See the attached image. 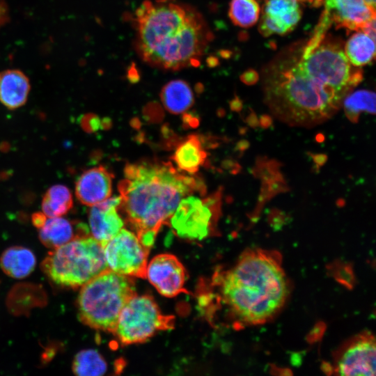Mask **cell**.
I'll list each match as a JSON object with an SVG mask.
<instances>
[{
    "label": "cell",
    "instance_id": "cell-17",
    "mask_svg": "<svg viewBox=\"0 0 376 376\" xmlns=\"http://www.w3.org/2000/svg\"><path fill=\"white\" fill-rule=\"evenodd\" d=\"M27 76L21 70L8 69L0 72V102L10 109L23 106L30 92Z\"/></svg>",
    "mask_w": 376,
    "mask_h": 376
},
{
    "label": "cell",
    "instance_id": "cell-36",
    "mask_svg": "<svg viewBox=\"0 0 376 376\" xmlns=\"http://www.w3.org/2000/svg\"><path fill=\"white\" fill-rule=\"evenodd\" d=\"M315 139L318 142H322L324 140V136L322 134H318Z\"/></svg>",
    "mask_w": 376,
    "mask_h": 376
},
{
    "label": "cell",
    "instance_id": "cell-13",
    "mask_svg": "<svg viewBox=\"0 0 376 376\" xmlns=\"http://www.w3.org/2000/svg\"><path fill=\"white\" fill-rule=\"evenodd\" d=\"M323 14L336 28L361 31L375 19V9L365 0H324Z\"/></svg>",
    "mask_w": 376,
    "mask_h": 376
},
{
    "label": "cell",
    "instance_id": "cell-30",
    "mask_svg": "<svg viewBox=\"0 0 376 376\" xmlns=\"http://www.w3.org/2000/svg\"><path fill=\"white\" fill-rule=\"evenodd\" d=\"M259 125L263 128H267L272 124V119L270 116L267 114H263L260 117Z\"/></svg>",
    "mask_w": 376,
    "mask_h": 376
},
{
    "label": "cell",
    "instance_id": "cell-29",
    "mask_svg": "<svg viewBox=\"0 0 376 376\" xmlns=\"http://www.w3.org/2000/svg\"><path fill=\"white\" fill-rule=\"evenodd\" d=\"M310 155L311 156L317 169L323 166L327 160V156L325 154L310 153Z\"/></svg>",
    "mask_w": 376,
    "mask_h": 376
},
{
    "label": "cell",
    "instance_id": "cell-8",
    "mask_svg": "<svg viewBox=\"0 0 376 376\" xmlns=\"http://www.w3.org/2000/svg\"><path fill=\"white\" fill-rule=\"evenodd\" d=\"M222 189L205 198L189 195L182 198L169 224L177 235L202 240L215 230L221 214Z\"/></svg>",
    "mask_w": 376,
    "mask_h": 376
},
{
    "label": "cell",
    "instance_id": "cell-2",
    "mask_svg": "<svg viewBox=\"0 0 376 376\" xmlns=\"http://www.w3.org/2000/svg\"><path fill=\"white\" fill-rule=\"evenodd\" d=\"M124 175L118 184L119 207L140 242L149 249L181 200L197 193L204 196L206 191L201 178L181 173L168 162L128 164Z\"/></svg>",
    "mask_w": 376,
    "mask_h": 376
},
{
    "label": "cell",
    "instance_id": "cell-6",
    "mask_svg": "<svg viewBox=\"0 0 376 376\" xmlns=\"http://www.w3.org/2000/svg\"><path fill=\"white\" fill-rule=\"evenodd\" d=\"M41 267L54 283L70 288L81 287L108 269L103 244L89 235L52 249Z\"/></svg>",
    "mask_w": 376,
    "mask_h": 376
},
{
    "label": "cell",
    "instance_id": "cell-27",
    "mask_svg": "<svg viewBox=\"0 0 376 376\" xmlns=\"http://www.w3.org/2000/svg\"><path fill=\"white\" fill-rule=\"evenodd\" d=\"M10 20V10L5 0H0V29L6 25Z\"/></svg>",
    "mask_w": 376,
    "mask_h": 376
},
{
    "label": "cell",
    "instance_id": "cell-9",
    "mask_svg": "<svg viewBox=\"0 0 376 376\" xmlns=\"http://www.w3.org/2000/svg\"><path fill=\"white\" fill-rule=\"evenodd\" d=\"M108 269L128 277L145 278L149 249L135 233L123 228L103 244Z\"/></svg>",
    "mask_w": 376,
    "mask_h": 376
},
{
    "label": "cell",
    "instance_id": "cell-10",
    "mask_svg": "<svg viewBox=\"0 0 376 376\" xmlns=\"http://www.w3.org/2000/svg\"><path fill=\"white\" fill-rule=\"evenodd\" d=\"M375 338L362 331L345 342L333 355L330 372L338 375H375Z\"/></svg>",
    "mask_w": 376,
    "mask_h": 376
},
{
    "label": "cell",
    "instance_id": "cell-31",
    "mask_svg": "<svg viewBox=\"0 0 376 376\" xmlns=\"http://www.w3.org/2000/svg\"><path fill=\"white\" fill-rule=\"evenodd\" d=\"M246 122L248 125L251 127H256L259 126V120L256 113L251 111L246 118Z\"/></svg>",
    "mask_w": 376,
    "mask_h": 376
},
{
    "label": "cell",
    "instance_id": "cell-3",
    "mask_svg": "<svg viewBox=\"0 0 376 376\" xmlns=\"http://www.w3.org/2000/svg\"><path fill=\"white\" fill-rule=\"evenodd\" d=\"M219 298L236 324L255 326L272 320L290 293L281 254L274 250L249 249L234 266L214 276Z\"/></svg>",
    "mask_w": 376,
    "mask_h": 376
},
{
    "label": "cell",
    "instance_id": "cell-11",
    "mask_svg": "<svg viewBox=\"0 0 376 376\" xmlns=\"http://www.w3.org/2000/svg\"><path fill=\"white\" fill-rule=\"evenodd\" d=\"M186 270L173 255L162 253L148 262L146 276L157 292L166 297H173L185 292Z\"/></svg>",
    "mask_w": 376,
    "mask_h": 376
},
{
    "label": "cell",
    "instance_id": "cell-35",
    "mask_svg": "<svg viewBox=\"0 0 376 376\" xmlns=\"http://www.w3.org/2000/svg\"><path fill=\"white\" fill-rule=\"evenodd\" d=\"M365 1L370 7L375 9V0H365Z\"/></svg>",
    "mask_w": 376,
    "mask_h": 376
},
{
    "label": "cell",
    "instance_id": "cell-21",
    "mask_svg": "<svg viewBox=\"0 0 376 376\" xmlns=\"http://www.w3.org/2000/svg\"><path fill=\"white\" fill-rule=\"evenodd\" d=\"M375 40L362 31H357L347 40L344 52L355 67L367 65L375 58Z\"/></svg>",
    "mask_w": 376,
    "mask_h": 376
},
{
    "label": "cell",
    "instance_id": "cell-34",
    "mask_svg": "<svg viewBox=\"0 0 376 376\" xmlns=\"http://www.w3.org/2000/svg\"><path fill=\"white\" fill-rule=\"evenodd\" d=\"M249 147V142L246 140H241L237 143V150L243 152Z\"/></svg>",
    "mask_w": 376,
    "mask_h": 376
},
{
    "label": "cell",
    "instance_id": "cell-22",
    "mask_svg": "<svg viewBox=\"0 0 376 376\" xmlns=\"http://www.w3.org/2000/svg\"><path fill=\"white\" fill-rule=\"evenodd\" d=\"M73 206L70 190L65 185H56L49 187L42 197V212L48 217H58L66 214Z\"/></svg>",
    "mask_w": 376,
    "mask_h": 376
},
{
    "label": "cell",
    "instance_id": "cell-33",
    "mask_svg": "<svg viewBox=\"0 0 376 376\" xmlns=\"http://www.w3.org/2000/svg\"><path fill=\"white\" fill-rule=\"evenodd\" d=\"M312 7H319L323 3L324 0H297Z\"/></svg>",
    "mask_w": 376,
    "mask_h": 376
},
{
    "label": "cell",
    "instance_id": "cell-19",
    "mask_svg": "<svg viewBox=\"0 0 376 376\" xmlns=\"http://www.w3.org/2000/svg\"><path fill=\"white\" fill-rule=\"evenodd\" d=\"M36 256L28 248L15 246L6 249L0 258L3 272L15 279H23L34 269Z\"/></svg>",
    "mask_w": 376,
    "mask_h": 376
},
{
    "label": "cell",
    "instance_id": "cell-5",
    "mask_svg": "<svg viewBox=\"0 0 376 376\" xmlns=\"http://www.w3.org/2000/svg\"><path fill=\"white\" fill-rule=\"evenodd\" d=\"M135 294L131 277L108 269L81 286L77 300L79 320L93 329L113 332L123 306Z\"/></svg>",
    "mask_w": 376,
    "mask_h": 376
},
{
    "label": "cell",
    "instance_id": "cell-25",
    "mask_svg": "<svg viewBox=\"0 0 376 376\" xmlns=\"http://www.w3.org/2000/svg\"><path fill=\"white\" fill-rule=\"evenodd\" d=\"M260 10L256 0H231L228 15L234 24L248 28L258 22Z\"/></svg>",
    "mask_w": 376,
    "mask_h": 376
},
{
    "label": "cell",
    "instance_id": "cell-24",
    "mask_svg": "<svg viewBox=\"0 0 376 376\" xmlns=\"http://www.w3.org/2000/svg\"><path fill=\"white\" fill-rule=\"evenodd\" d=\"M344 111L348 120L357 123L361 112L375 113V94L368 90L349 93L343 100Z\"/></svg>",
    "mask_w": 376,
    "mask_h": 376
},
{
    "label": "cell",
    "instance_id": "cell-26",
    "mask_svg": "<svg viewBox=\"0 0 376 376\" xmlns=\"http://www.w3.org/2000/svg\"><path fill=\"white\" fill-rule=\"evenodd\" d=\"M81 124L82 127L87 132L97 130L101 125L98 117L93 114L84 116L81 119Z\"/></svg>",
    "mask_w": 376,
    "mask_h": 376
},
{
    "label": "cell",
    "instance_id": "cell-1",
    "mask_svg": "<svg viewBox=\"0 0 376 376\" xmlns=\"http://www.w3.org/2000/svg\"><path fill=\"white\" fill-rule=\"evenodd\" d=\"M363 79L342 45L327 35L315 45L289 48L265 70V102L288 125L311 127L331 118Z\"/></svg>",
    "mask_w": 376,
    "mask_h": 376
},
{
    "label": "cell",
    "instance_id": "cell-28",
    "mask_svg": "<svg viewBox=\"0 0 376 376\" xmlns=\"http://www.w3.org/2000/svg\"><path fill=\"white\" fill-rule=\"evenodd\" d=\"M258 79V75L255 72H246L242 76V80L246 84H253Z\"/></svg>",
    "mask_w": 376,
    "mask_h": 376
},
{
    "label": "cell",
    "instance_id": "cell-16",
    "mask_svg": "<svg viewBox=\"0 0 376 376\" xmlns=\"http://www.w3.org/2000/svg\"><path fill=\"white\" fill-rule=\"evenodd\" d=\"M38 229L41 242L52 249L60 247L76 238L89 235L88 228L84 224L63 217H46Z\"/></svg>",
    "mask_w": 376,
    "mask_h": 376
},
{
    "label": "cell",
    "instance_id": "cell-18",
    "mask_svg": "<svg viewBox=\"0 0 376 376\" xmlns=\"http://www.w3.org/2000/svg\"><path fill=\"white\" fill-rule=\"evenodd\" d=\"M206 158L207 152L198 136L194 134L181 141L172 156L178 168L189 174L196 173L204 164Z\"/></svg>",
    "mask_w": 376,
    "mask_h": 376
},
{
    "label": "cell",
    "instance_id": "cell-15",
    "mask_svg": "<svg viewBox=\"0 0 376 376\" xmlns=\"http://www.w3.org/2000/svg\"><path fill=\"white\" fill-rule=\"evenodd\" d=\"M112 174L99 166L84 171L75 183V195L83 205L93 206L111 195Z\"/></svg>",
    "mask_w": 376,
    "mask_h": 376
},
{
    "label": "cell",
    "instance_id": "cell-20",
    "mask_svg": "<svg viewBox=\"0 0 376 376\" xmlns=\"http://www.w3.org/2000/svg\"><path fill=\"white\" fill-rule=\"evenodd\" d=\"M160 98L164 108L173 114L185 112L194 102L190 86L180 79L168 82L161 91Z\"/></svg>",
    "mask_w": 376,
    "mask_h": 376
},
{
    "label": "cell",
    "instance_id": "cell-14",
    "mask_svg": "<svg viewBox=\"0 0 376 376\" xmlns=\"http://www.w3.org/2000/svg\"><path fill=\"white\" fill-rule=\"evenodd\" d=\"M120 196L109 197L91 206L88 223L91 236L102 244L114 237L124 226V221L118 212Z\"/></svg>",
    "mask_w": 376,
    "mask_h": 376
},
{
    "label": "cell",
    "instance_id": "cell-32",
    "mask_svg": "<svg viewBox=\"0 0 376 376\" xmlns=\"http://www.w3.org/2000/svg\"><path fill=\"white\" fill-rule=\"evenodd\" d=\"M230 108L235 111H240L242 108V102L238 98H235L230 102Z\"/></svg>",
    "mask_w": 376,
    "mask_h": 376
},
{
    "label": "cell",
    "instance_id": "cell-23",
    "mask_svg": "<svg viewBox=\"0 0 376 376\" xmlns=\"http://www.w3.org/2000/svg\"><path fill=\"white\" fill-rule=\"evenodd\" d=\"M72 368L79 376H101L107 372V363L97 350L88 349L76 354Z\"/></svg>",
    "mask_w": 376,
    "mask_h": 376
},
{
    "label": "cell",
    "instance_id": "cell-12",
    "mask_svg": "<svg viewBox=\"0 0 376 376\" xmlns=\"http://www.w3.org/2000/svg\"><path fill=\"white\" fill-rule=\"evenodd\" d=\"M301 16L297 0H263L259 31L265 37L285 34L296 26Z\"/></svg>",
    "mask_w": 376,
    "mask_h": 376
},
{
    "label": "cell",
    "instance_id": "cell-4",
    "mask_svg": "<svg viewBox=\"0 0 376 376\" xmlns=\"http://www.w3.org/2000/svg\"><path fill=\"white\" fill-rule=\"evenodd\" d=\"M135 15L137 50L145 62L169 70L198 65L211 34L196 10L146 1Z\"/></svg>",
    "mask_w": 376,
    "mask_h": 376
},
{
    "label": "cell",
    "instance_id": "cell-7",
    "mask_svg": "<svg viewBox=\"0 0 376 376\" xmlns=\"http://www.w3.org/2000/svg\"><path fill=\"white\" fill-rule=\"evenodd\" d=\"M173 326L174 318L164 315L151 296L135 294L123 306L112 333L127 345L145 342Z\"/></svg>",
    "mask_w": 376,
    "mask_h": 376
}]
</instances>
